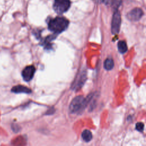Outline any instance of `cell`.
<instances>
[{
  "instance_id": "obj_1",
  "label": "cell",
  "mask_w": 146,
  "mask_h": 146,
  "mask_svg": "<svg viewBox=\"0 0 146 146\" xmlns=\"http://www.w3.org/2000/svg\"><path fill=\"white\" fill-rule=\"evenodd\" d=\"M68 21L63 17H56L51 19L48 23V29L55 33H60L65 30L68 25Z\"/></svg>"
},
{
  "instance_id": "obj_2",
  "label": "cell",
  "mask_w": 146,
  "mask_h": 146,
  "mask_svg": "<svg viewBox=\"0 0 146 146\" xmlns=\"http://www.w3.org/2000/svg\"><path fill=\"white\" fill-rule=\"evenodd\" d=\"M87 104V99L82 96L75 97L71 102L70 105V111L71 113H78L82 111Z\"/></svg>"
},
{
  "instance_id": "obj_3",
  "label": "cell",
  "mask_w": 146,
  "mask_h": 146,
  "mask_svg": "<svg viewBox=\"0 0 146 146\" xmlns=\"http://www.w3.org/2000/svg\"><path fill=\"white\" fill-rule=\"evenodd\" d=\"M70 5V0H54L53 8L57 13L62 14L68 10Z\"/></svg>"
},
{
  "instance_id": "obj_4",
  "label": "cell",
  "mask_w": 146,
  "mask_h": 146,
  "mask_svg": "<svg viewBox=\"0 0 146 146\" xmlns=\"http://www.w3.org/2000/svg\"><path fill=\"white\" fill-rule=\"evenodd\" d=\"M121 24V16L119 11L117 10H115L112 20L111 32L113 34L119 33Z\"/></svg>"
},
{
  "instance_id": "obj_5",
  "label": "cell",
  "mask_w": 146,
  "mask_h": 146,
  "mask_svg": "<svg viewBox=\"0 0 146 146\" xmlns=\"http://www.w3.org/2000/svg\"><path fill=\"white\" fill-rule=\"evenodd\" d=\"M143 11L140 8H135L127 14V18L131 21H139L143 16Z\"/></svg>"
},
{
  "instance_id": "obj_6",
  "label": "cell",
  "mask_w": 146,
  "mask_h": 146,
  "mask_svg": "<svg viewBox=\"0 0 146 146\" xmlns=\"http://www.w3.org/2000/svg\"><path fill=\"white\" fill-rule=\"evenodd\" d=\"M35 68L33 66H29L26 67L22 71V75L25 81H30L34 75Z\"/></svg>"
},
{
  "instance_id": "obj_7",
  "label": "cell",
  "mask_w": 146,
  "mask_h": 146,
  "mask_svg": "<svg viewBox=\"0 0 146 146\" xmlns=\"http://www.w3.org/2000/svg\"><path fill=\"white\" fill-rule=\"evenodd\" d=\"M86 79V73H83V72L80 75V76L78 78L77 80H76L74 83V84H72L74 88L77 90V88H80L83 86V83H84Z\"/></svg>"
},
{
  "instance_id": "obj_8",
  "label": "cell",
  "mask_w": 146,
  "mask_h": 146,
  "mask_svg": "<svg viewBox=\"0 0 146 146\" xmlns=\"http://www.w3.org/2000/svg\"><path fill=\"white\" fill-rule=\"evenodd\" d=\"M11 91L15 93H26V94H29L31 92L30 88L22 85H18L13 87L11 88Z\"/></svg>"
},
{
  "instance_id": "obj_9",
  "label": "cell",
  "mask_w": 146,
  "mask_h": 146,
  "mask_svg": "<svg viewBox=\"0 0 146 146\" xmlns=\"http://www.w3.org/2000/svg\"><path fill=\"white\" fill-rule=\"evenodd\" d=\"M82 137L83 139V140H84L86 142L90 141L92 137V133L88 129H85L83 131L82 133Z\"/></svg>"
},
{
  "instance_id": "obj_10",
  "label": "cell",
  "mask_w": 146,
  "mask_h": 146,
  "mask_svg": "<svg viewBox=\"0 0 146 146\" xmlns=\"http://www.w3.org/2000/svg\"><path fill=\"white\" fill-rule=\"evenodd\" d=\"M117 47L119 52L121 53H124L127 51V43L124 40H120L118 42Z\"/></svg>"
},
{
  "instance_id": "obj_11",
  "label": "cell",
  "mask_w": 146,
  "mask_h": 146,
  "mask_svg": "<svg viewBox=\"0 0 146 146\" xmlns=\"http://www.w3.org/2000/svg\"><path fill=\"white\" fill-rule=\"evenodd\" d=\"M114 66L113 60L111 58H107L106 59L104 63V67L107 70H111Z\"/></svg>"
},
{
  "instance_id": "obj_12",
  "label": "cell",
  "mask_w": 146,
  "mask_h": 146,
  "mask_svg": "<svg viewBox=\"0 0 146 146\" xmlns=\"http://www.w3.org/2000/svg\"><path fill=\"white\" fill-rule=\"evenodd\" d=\"M121 2V0H111V5L115 10H117V8L119 7Z\"/></svg>"
},
{
  "instance_id": "obj_13",
  "label": "cell",
  "mask_w": 146,
  "mask_h": 146,
  "mask_svg": "<svg viewBox=\"0 0 146 146\" xmlns=\"http://www.w3.org/2000/svg\"><path fill=\"white\" fill-rule=\"evenodd\" d=\"M136 129L140 131L141 132L144 129V124L142 122H139L136 124Z\"/></svg>"
},
{
  "instance_id": "obj_14",
  "label": "cell",
  "mask_w": 146,
  "mask_h": 146,
  "mask_svg": "<svg viewBox=\"0 0 146 146\" xmlns=\"http://www.w3.org/2000/svg\"><path fill=\"white\" fill-rule=\"evenodd\" d=\"M99 3H103L105 5H111V0H96Z\"/></svg>"
}]
</instances>
